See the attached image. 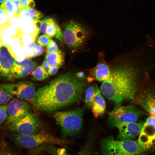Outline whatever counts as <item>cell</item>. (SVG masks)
I'll return each instance as SVG.
<instances>
[{"label":"cell","mask_w":155,"mask_h":155,"mask_svg":"<svg viewBox=\"0 0 155 155\" xmlns=\"http://www.w3.org/2000/svg\"><path fill=\"white\" fill-rule=\"evenodd\" d=\"M86 86L84 79L66 73L36 90L32 104L40 111H59L81 100Z\"/></svg>","instance_id":"cell-1"},{"label":"cell","mask_w":155,"mask_h":155,"mask_svg":"<svg viewBox=\"0 0 155 155\" xmlns=\"http://www.w3.org/2000/svg\"><path fill=\"white\" fill-rule=\"evenodd\" d=\"M137 63L126 60L112 67L109 77L100 87L104 96L116 104L133 100L142 73Z\"/></svg>","instance_id":"cell-2"},{"label":"cell","mask_w":155,"mask_h":155,"mask_svg":"<svg viewBox=\"0 0 155 155\" xmlns=\"http://www.w3.org/2000/svg\"><path fill=\"white\" fill-rule=\"evenodd\" d=\"M85 110L84 107H78L69 111L55 112L53 117L61 128L63 138L79 133L82 127Z\"/></svg>","instance_id":"cell-3"},{"label":"cell","mask_w":155,"mask_h":155,"mask_svg":"<svg viewBox=\"0 0 155 155\" xmlns=\"http://www.w3.org/2000/svg\"><path fill=\"white\" fill-rule=\"evenodd\" d=\"M9 135L11 140L17 146L27 148L34 149L47 144L64 146L68 142L65 139L43 131L25 135L13 133Z\"/></svg>","instance_id":"cell-4"},{"label":"cell","mask_w":155,"mask_h":155,"mask_svg":"<svg viewBox=\"0 0 155 155\" xmlns=\"http://www.w3.org/2000/svg\"><path fill=\"white\" fill-rule=\"evenodd\" d=\"M103 155H139L146 150L131 140H115L112 136L103 139L100 146Z\"/></svg>","instance_id":"cell-5"},{"label":"cell","mask_w":155,"mask_h":155,"mask_svg":"<svg viewBox=\"0 0 155 155\" xmlns=\"http://www.w3.org/2000/svg\"><path fill=\"white\" fill-rule=\"evenodd\" d=\"M63 41L69 48L75 50L82 46L88 37L86 28L80 23L69 20L65 24L62 32Z\"/></svg>","instance_id":"cell-6"},{"label":"cell","mask_w":155,"mask_h":155,"mask_svg":"<svg viewBox=\"0 0 155 155\" xmlns=\"http://www.w3.org/2000/svg\"><path fill=\"white\" fill-rule=\"evenodd\" d=\"M134 105L123 106L116 104L109 114L107 121L116 127L119 124L125 122H135L146 113Z\"/></svg>","instance_id":"cell-7"},{"label":"cell","mask_w":155,"mask_h":155,"mask_svg":"<svg viewBox=\"0 0 155 155\" xmlns=\"http://www.w3.org/2000/svg\"><path fill=\"white\" fill-rule=\"evenodd\" d=\"M40 126L39 118L31 112L18 121L8 125V129L13 133L28 135L39 132Z\"/></svg>","instance_id":"cell-8"},{"label":"cell","mask_w":155,"mask_h":155,"mask_svg":"<svg viewBox=\"0 0 155 155\" xmlns=\"http://www.w3.org/2000/svg\"><path fill=\"white\" fill-rule=\"evenodd\" d=\"M0 87L13 96L31 103L34 98L36 90V85L27 81L12 84H0Z\"/></svg>","instance_id":"cell-9"},{"label":"cell","mask_w":155,"mask_h":155,"mask_svg":"<svg viewBox=\"0 0 155 155\" xmlns=\"http://www.w3.org/2000/svg\"><path fill=\"white\" fill-rule=\"evenodd\" d=\"M31 113L30 105L24 100L15 98L7 105V125L16 122Z\"/></svg>","instance_id":"cell-10"},{"label":"cell","mask_w":155,"mask_h":155,"mask_svg":"<svg viewBox=\"0 0 155 155\" xmlns=\"http://www.w3.org/2000/svg\"><path fill=\"white\" fill-rule=\"evenodd\" d=\"M146 151L155 145V118L150 116L144 122L137 141Z\"/></svg>","instance_id":"cell-11"},{"label":"cell","mask_w":155,"mask_h":155,"mask_svg":"<svg viewBox=\"0 0 155 155\" xmlns=\"http://www.w3.org/2000/svg\"><path fill=\"white\" fill-rule=\"evenodd\" d=\"M16 59L9 49L3 44L0 50V79L13 80L12 71Z\"/></svg>","instance_id":"cell-12"},{"label":"cell","mask_w":155,"mask_h":155,"mask_svg":"<svg viewBox=\"0 0 155 155\" xmlns=\"http://www.w3.org/2000/svg\"><path fill=\"white\" fill-rule=\"evenodd\" d=\"M144 122H125L121 123L116 127L118 130V140H131L139 135Z\"/></svg>","instance_id":"cell-13"},{"label":"cell","mask_w":155,"mask_h":155,"mask_svg":"<svg viewBox=\"0 0 155 155\" xmlns=\"http://www.w3.org/2000/svg\"><path fill=\"white\" fill-rule=\"evenodd\" d=\"M36 65L32 60L27 57L22 60L16 59L12 71L13 79L26 77L31 73Z\"/></svg>","instance_id":"cell-14"},{"label":"cell","mask_w":155,"mask_h":155,"mask_svg":"<svg viewBox=\"0 0 155 155\" xmlns=\"http://www.w3.org/2000/svg\"><path fill=\"white\" fill-rule=\"evenodd\" d=\"M40 32L51 37H55L61 42L63 41L62 32L59 26L53 18H46L40 21Z\"/></svg>","instance_id":"cell-15"},{"label":"cell","mask_w":155,"mask_h":155,"mask_svg":"<svg viewBox=\"0 0 155 155\" xmlns=\"http://www.w3.org/2000/svg\"><path fill=\"white\" fill-rule=\"evenodd\" d=\"M90 71L96 80L103 82L109 77L111 68L105 62L102 61L99 62Z\"/></svg>","instance_id":"cell-16"},{"label":"cell","mask_w":155,"mask_h":155,"mask_svg":"<svg viewBox=\"0 0 155 155\" xmlns=\"http://www.w3.org/2000/svg\"><path fill=\"white\" fill-rule=\"evenodd\" d=\"M39 151L40 152L45 151L51 155H69L67 154L65 149L57 148L51 144L44 145L40 146ZM91 152L88 147H86L74 155H92Z\"/></svg>","instance_id":"cell-17"},{"label":"cell","mask_w":155,"mask_h":155,"mask_svg":"<svg viewBox=\"0 0 155 155\" xmlns=\"http://www.w3.org/2000/svg\"><path fill=\"white\" fill-rule=\"evenodd\" d=\"M101 92L98 88L93 101L91 109L93 115L95 118L102 116L106 108L105 101Z\"/></svg>","instance_id":"cell-18"},{"label":"cell","mask_w":155,"mask_h":155,"mask_svg":"<svg viewBox=\"0 0 155 155\" xmlns=\"http://www.w3.org/2000/svg\"><path fill=\"white\" fill-rule=\"evenodd\" d=\"M44 60L51 66L60 67L64 61V55L60 50L54 52L47 53Z\"/></svg>","instance_id":"cell-19"},{"label":"cell","mask_w":155,"mask_h":155,"mask_svg":"<svg viewBox=\"0 0 155 155\" xmlns=\"http://www.w3.org/2000/svg\"><path fill=\"white\" fill-rule=\"evenodd\" d=\"M138 103L148 112L150 116L155 118V96L149 95L140 98Z\"/></svg>","instance_id":"cell-20"},{"label":"cell","mask_w":155,"mask_h":155,"mask_svg":"<svg viewBox=\"0 0 155 155\" xmlns=\"http://www.w3.org/2000/svg\"><path fill=\"white\" fill-rule=\"evenodd\" d=\"M18 14L22 20L29 19L34 20H39L43 16L42 13L40 11L32 8L22 9Z\"/></svg>","instance_id":"cell-21"},{"label":"cell","mask_w":155,"mask_h":155,"mask_svg":"<svg viewBox=\"0 0 155 155\" xmlns=\"http://www.w3.org/2000/svg\"><path fill=\"white\" fill-rule=\"evenodd\" d=\"M40 21L26 19L22 21L21 26V30L25 32H38L39 30V25Z\"/></svg>","instance_id":"cell-22"},{"label":"cell","mask_w":155,"mask_h":155,"mask_svg":"<svg viewBox=\"0 0 155 155\" xmlns=\"http://www.w3.org/2000/svg\"><path fill=\"white\" fill-rule=\"evenodd\" d=\"M98 88L96 85H92L86 89L85 102L88 108L91 109L93 100Z\"/></svg>","instance_id":"cell-23"},{"label":"cell","mask_w":155,"mask_h":155,"mask_svg":"<svg viewBox=\"0 0 155 155\" xmlns=\"http://www.w3.org/2000/svg\"><path fill=\"white\" fill-rule=\"evenodd\" d=\"M31 74L32 79L37 81L44 80L50 76L42 65L35 68L32 71Z\"/></svg>","instance_id":"cell-24"},{"label":"cell","mask_w":155,"mask_h":155,"mask_svg":"<svg viewBox=\"0 0 155 155\" xmlns=\"http://www.w3.org/2000/svg\"><path fill=\"white\" fill-rule=\"evenodd\" d=\"M0 6L7 14L9 21L16 14L14 5L11 0H7L2 3Z\"/></svg>","instance_id":"cell-25"},{"label":"cell","mask_w":155,"mask_h":155,"mask_svg":"<svg viewBox=\"0 0 155 155\" xmlns=\"http://www.w3.org/2000/svg\"><path fill=\"white\" fill-rule=\"evenodd\" d=\"M30 47L32 49V52H33V53L28 58H31L38 56L42 55L44 53V49L38 44L32 42L30 44Z\"/></svg>","instance_id":"cell-26"},{"label":"cell","mask_w":155,"mask_h":155,"mask_svg":"<svg viewBox=\"0 0 155 155\" xmlns=\"http://www.w3.org/2000/svg\"><path fill=\"white\" fill-rule=\"evenodd\" d=\"M13 96L5 90L0 87V104L7 102L12 98Z\"/></svg>","instance_id":"cell-27"},{"label":"cell","mask_w":155,"mask_h":155,"mask_svg":"<svg viewBox=\"0 0 155 155\" xmlns=\"http://www.w3.org/2000/svg\"><path fill=\"white\" fill-rule=\"evenodd\" d=\"M9 24L8 16L0 5V29L5 28Z\"/></svg>","instance_id":"cell-28"},{"label":"cell","mask_w":155,"mask_h":155,"mask_svg":"<svg viewBox=\"0 0 155 155\" xmlns=\"http://www.w3.org/2000/svg\"><path fill=\"white\" fill-rule=\"evenodd\" d=\"M51 39V37L49 36L43 34L38 38L37 42L39 45L42 47H46L47 46Z\"/></svg>","instance_id":"cell-29"},{"label":"cell","mask_w":155,"mask_h":155,"mask_svg":"<svg viewBox=\"0 0 155 155\" xmlns=\"http://www.w3.org/2000/svg\"><path fill=\"white\" fill-rule=\"evenodd\" d=\"M23 20L18 14H16L10 20V24L12 26L16 28L21 27Z\"/></svg>","instance_id":"cell-30"},{"label":"cell","mask_w":155,"mask_h":155,"mask_svg":"<svg viewBox=\"0 0 155 155\" xmlns=\"http://www.w3.org/2000/svg\"><path fill=\"white\" fill-rule=\"evenodd\" d=\"M59 50L57 43L53 40L51 39L46 49V52L50 53L57 52Z\"/></svg>","instance_id":"cell-31"},{"label":"cell","mask_w":155,"mask_h":155,"mask_svg":"<svg viewBox=\"0 0 155 155\" xmlns=\"http://www.w3.org/2000/svg\"><path fill=\"white\" fill-rule=\"evenodd\" d=\"M7 115V105L0 104V126L6 121Z\"/></svg>","instance_id":"cell-32"},{"label":"cell","mask_w":155,"mask_h":155,"mask_svg":"<svg viewBox=\"0 0 155 155\" xmlns=\"http://www.w3.org/2000/svg\"><path fill=\"white\" fill-rule=\"evenodd\" d=\"M23 7L26 8L33 9L35 3L34 0H19Z\"/></svg>","instance_id":"cell-33"},{"label":"cell","mask_w":155,"mask_h":155,"mask_svg":"<svg viewBox=\"0 0 155 155\" xmlns=\"http://www.w3.org/2000/svg\"><path fill=\"white\" fill-rule=\"evenodd\" d=\"M5 34L11 37L13 36L17 32L16 28L9 24L5 28Z\"/></svg>","instance_id":"cell-34"},{"label":"cell","mask_w":155,"mask_h":155,"mask_svg":"<svg viewBox=\"0 0 155 155\" xmlns=\"http://www.w3.org/2000/svg\"><path fill=\"white\" fill-rule=\"evenodd\" d=\"M15 8L16 13L18 14L20 11L24 7L19 0H11Z\"/></svg>","instance_id":"cell-35"},{"label":"cell","mask_w":155,"mask_h":155,"mask_svg":"<svg viewBox=\"0 0 155 155\" xmlns=\"http://www.w3.org/2000/svg\"><path fill=\"white\" fill-rule=\"evenodd\" d=\"M1 39L3 44L7 46L9 44L11 39L10 36L5 34L3 36Z\"/></svg>","instance_id":"cell-36"},{"label":"cell","mask_w":155,"mask_h":155,"mask_svg":"<svg viewBox=\"0 0 155 155\" xmlns=\"http://www.w3.org/2000/svg\"><path fill=\"white\" fill-rule=\"evenodd\" d=\"M59 68L50 66L48 71V73L50 76L55 75L57 73Z\"/></svg>","instance_id":"cell-37"},{"label":"cell","mask_w":155,"mask_h":155,"mask_svg":"<svg viewBox=\"0 0 155 155\" xmlns=\"http://www.w3.org/2000/svg\"><path fill=\"white\" fill-rule=\"evenodd\" d=\"M75 75L77 78L80 79H84L85 77L84 72L82 71L77 72L75 74Z\"/></svg>","instance_id":"cell-38"},{"label":"cell","mask_w":155,"mask_h":155,"mask_svg":"<svg viewBox=\"0 0 155 155\" xmlns=\"http://www.w3.org/2000/svg\"><path fill=\"white\" fill-rule=\"evenodd\" d=\"M41 65L43 67V68L48 73V71L50 66L44 60L43 61Z\"/></svg>","instance_id":"cell-39"},{"label":"cell","mask_w":155,"mask_h":155,"mask_svg":"<svg viewBox=\"0 0 155 155\" xmlns=\"http://www.w3.org/2000/svg\"><path fill=\"white\" fill-rule=\"evenodd\" d=\"M0 155H14L8 152L0 150Z\"/></svg>","instance_id":"cell-40"},{"label":"cell","mask_w":155,"mask_h":155,"mask_svg":"<svg viewBox=\"0 0 155 155\" xmlns=\"http://www.w3.org/2000/svg\"><path fill=\"white\" fill-rule=\"evenodd\" d=\"M3 45L1 38H0V50Z\"/></svg>","instance_id":"cell-41"},{"label":"cell","mask_w":155,"mask_h":155,"mask_svg":"<svg viewBox=\"0 0 155 155\" xmlns=\"http://www.w3.org/2000/svg\"><path fill=\"white\" fill-rule=\"evenodd\" d=\"M7 0H0V3H3Z\"/></svg>","instance_id":"cell-42"}]
</instances>
